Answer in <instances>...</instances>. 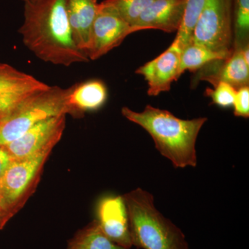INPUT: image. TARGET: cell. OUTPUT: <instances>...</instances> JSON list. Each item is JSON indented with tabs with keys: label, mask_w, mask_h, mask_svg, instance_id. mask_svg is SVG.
Segmentation results:
<instances>
[{
	"label": "cell",
	"mask_w": 249,
	"mask_h": 249,
	"mask_svg": "<svg viewBox=\"0 0 249 249\" xmlns=\"http://www.w3.org/2000/svg\"><path fill=\"white\" fill-rule=\"evenodd\" d=\"M231 53L216 52L204 45L191 42L181 52L179 76L186 70L196 71L211 62L226 60Z\"/></svg>",
	"instance_id": "16"
},
{
	"label": "cell",
	"mask_w": 249,
	"mask_h": 249,
	"mask_svg": "<svg viewBox=\"0 0 249 249\" xmlns=\"http://www.w3.org/2000/svg\"><path fill=\"white\" fill-rule=\"evenodd\" d=\"M234 114L238 117H249V88L242 87L237 89L233 103Z\"/></svg>",
	"instance_id": "23"
},
{
	"label": "cell",
	"mask_w": 249,
	"mask_h": 249,
	"mask_svg": "<svg viewBox=\"0 0 249 249\" xmlns=\"http://www.w3.org/2000/svg\"><path fill=\"white\" fill-rule=\"evenodd\" d=\"M14 216V214L4 207L0 199V231L4 229L6 224Z\"/></svg>",
	"instance_id": "25"
},
{
	"label": "cell",
	"mask_w": 249,
	"mask_h": 249,
	"mask_svg": "<svg viewBox=\"0 0 249 249\" xmlns=\"http://www.w3.org/2000/svg\"><path fill=\"white\" fill-rule=\"evenodd\" d=\"M66 116L60 115L41 121L19 138L3 145L13 160L27 158L53 150L60 142L66 125Z\"/></svg>",
	"instance_id": "8"
},
{
	"label": "cell",
	"mask_w": 249,
	"mask_h": 249,
	"mask_svg": "<svg viewBox=\"0 0 249 249\" xmlns=\"http://www.w3.org/2000/svg\"><path fill=\"white\" fill-rule=\"evenodd\" d=\"M96 221L105 235L116 245L131 249L128 214L123 196H107L98 201Z\"/></svg>",
	"instance_id": "10"
},
{
	"label": "cell",
	"mask_w": 249,
	"mask_h": 249,
	"mask_svg": "<svg viewBox=\"0 0 249 249\" xmlns=\"http://www.w3.org/2000/svg\"><path fill=\"white\" fill-rule=\"evenodd\" d=\"M156 0H105L121 18L132 26L141 14Z\"/></svg>",
	"instance_id": "20"
},
{
	"label": "cell",
	"mask_w": 249,
	"mask_h": 249,
	"mask_svg": "<svg viewBox=\"0 0 249 249\" xmlns=\"http://www.w3.org/2000/svg\"><path fill=\"white\" fill-rule=\"evenodd\" d=\"M232 29L234 48L249 44V0H232Z\"/></svg>",
	"instance_id": "19"
},
{
	"label": "cell",
	"mask_w": 249,
	"mask_h": 249,
	"mask_svg": "<svg viewBox=\"0 0 249 249\" xmlns=\"http://www.w3.org/2000/svg\"><path fill=\"white\" fill-rule=\"evenodd\" d=\"M123 196L133 247L138 249H189L182 231L156 209L151 193L138 188Z\"/></svg>",
	"instance_id": "3"
},
{
	"label": "cell",
	"mask_w": 249,
	"mask_h": 249,
	"mask_svg": "<svg viewBox=\"0 0 249 249\" xmlns=\"http://www.w3.org/2000/svg\"><path fill=\"white\" fill-rule=\"evenodd\" d=\"M98 4L96 0H66L73 40L85 54L89 49L91 28L97 14Z\"/></svg>",
	"instance_id": "13"
},
{
	"label": "cell",
	"mask_w": 249,
	"mask_h": 249,
	"mask_svg": "<svg viewBox=\"0 0 249 249\" xmlns=\"http://www.w3.org/2000/svg\"><path fill=\"white\" fill-rule=\"evenodd\" d=\"M49 87L35 77L0 62V93L37 91Z\"/></svg>",
	"instance_id": "15"
},
{
	"label": "cell",
	"mask_w": 249,
	"mask_h": 249,
	"mask_svg": "<svg viewBox=\"0 0 249 249\" xmlns=\"http://www.w3.org/2000/svg\"><path fill=\"white\" fill-rule=\"evenodd\" d=\"M186 0H156L131 26L134 33L157 29L178 32L182 22Z\"/></svg>",
	"instance_id": "11"
},
{
	"label": "cell",
	"mask_w": 249,
	"mask_h": 249,
	"mask_svg": "<svg viewBox=\"0 0 249 249\" xmlns=\"http://www.w3.org/2000/svg\"><path fill=\"white\" fill-rule=\"evenodd\" d=\"M206 1V0H186L182 22L174 40L182 50L192 42L193 32Z\"/></svg>",
	"instance_id": "18"
},
{
	"label": "cell",
	"mask_w": 249,
	"mask_h": 249,
	"mask_svg": "<svg viewBox=\"0 0 249 249\" xmlns=\"http://www.w3.org/2000/svg\"><path fill=\"white\" fill-rule=\"evenodd\" d=\"M192 42L216 52L231 53L232 0H206L193 32Z\"/></svg>",
	"instance_id": "6"
},
{
	"label": "cell",
	"mask_w": 249,
	"mask_h": 249,
	"mask_svg": "<svg viewBox=\"0 0 249 249\" xmlns=\"http://www.w3.org/2000/svg\"><path fill=\"white\" fill-rule=\"evenodd\" d=\"M212 84L222 81L231 85L235 89L249 86V65L246 63L242 48H233L219 71L213 76L205 77Z\"/></svg>",
	"instance_id": "14"
},
{
	"label": "cell",
	"mask_w": 249,
	"mask_h": 249,
	"mask_svg": "<svg viewBox=\"0 0 249 249\" xmlns=\"http://www.w3.org/2000/svg\"><path fill=\"white\" fill-rule=\"evenodd\" d=\"M52 152L45 150L27 158L13 160L0 178V199L14 215L35 192L44 165Z\"/></svg>",
	"instance_id": "5"
},
{
	"label": "cell",
	"mask_w": 249,
	"mask_h": 249,
	"mask_svg": "<svg viewBox=\"0 0 249 249\" xmlns=\"http://www.w3.org/2000/svg\"><path fill=\"white\" fill-rule=\"evenodd\" d=\"M181 52L182 49L173 41L163 53L139 67L135 71L146 80L149 96H158L160 93L169 91L172 83L180 78Z\"/></svg>",
	"instance_id": "9"
},
{
	"label": "cell",
	"mask_w": 249,
	"mask_h": 249,
	"mask_svg": "<svg viewBox=\"0 0 249 249\" xmlns=\"http://www.w3.org/2000/svg\"><path fill=\"white\" fill-rule=\"evenodd\" d=\"M22 1H23V2H27V1H30V0H22Z\"/></svg>",
	"instance_id": "26"
},
{
	"label": "cell",
	"mask_w": 249,
	"mask_h": 249,
	"mask_svg": "<svg viewBox=\"0 0 249 249\" xmlns=\"http://www.w3.org/2000/svg\"></svg>",
	"instance_id": "28"
},
{
	"label": "cell",
	"mask_w": 249,
	"mask_h": 249,
	"mask_svg": "<svg viewBox=\"0 0 249 249\" xmlns=\"http://www.w3.org/2000/svg\"><path fill=\"white\" fill-rule=\"evenodd\" d=\"M66 249H127L116 245L105 235L95 219L80 229L68 241Z\"/></svg>",
	"instance_id": "17"
},
{
	"label": "cell",
	"mask_w": 249,
	"mask_h": 249,
	"mask_svg": "<svg viewBox=\"0 0 249 249\" xmlns=\"http://www.w3.org/2000/svg\"><path fill=\"white\" fill-rule=\"evenodd\" d=\"M107 88L101 80H89L70 88L67 98L68 114L82 117L85 112L102 107L107 99Z\"/></svg>",
	"instance_id": "12"
},
{
	"label": "cell",
	"mask_w": 249,
	"mask_h": 249,
	"mask_svg": "<svg viewBox=\"0 0 249 249\" xmlns=\"http://www.w3.org/2000/svg\"><path fill=\"white\" fill-rule=\"evenodd\" d=\"M70 88L49 86L34 91L0 119V145H7L41 121L68 114Z\"/></svg>",
	"instance_id": "4"
},
{
	"label": "cell",
	"mask_w": 249,
	"mask_h": 249,
	"mask_svg": "<svg viewBox=\"0 0 249 249\" xmlns=\"http://www.w3.org/2000/svg\"><path fill=\"white\" fill-rule=\"evenodd\" d=\"M214 89H206V94L211 98L214 105L222 107H231L237 89L231 85L222 81L213 83Z\"/></svg>",
	"instance_id": "21"
},
{
	"label": "cell",
	"mask_w": 249,
	"mask_h": 249,
	"mask_svg": "<svg viewBox=\"0 0 249 249\" xmlns=\"http://www.w3.org/2000/svg\"><path fill=\"white\" fill-rule=\"evenodd\" d=\"M30 1H37V0H30Z\"/></svg>",
	"instance_id": "27"
},
{
	"label": "cell",
	"mask_w": 249,
	"mask_h": 249,
	"mask_svg": "<svg viewBox=\"0 0 249 249\" xmlns=\"http://www.w3.org/2000/svg\"><path fill=\"white\" fill-rule=\"evenodd\" d=\"M13 159L3 145H0V178L3 176Z\"/></svg>",
	"instance_id": "24"
},
{
	"label": "cell",
	"mask_w": 249,
	"mask_h": 249,
	"mask_svg": "<svg viewBox=\"0 0 249 249\" xmlns=\"http://www.w3.org/2000/svg\"><path fill=\"white\" fill-rule=\"evenodd\" d=\"M121 113L127 120L148 132L157 150L169 160L174 167L184 168L197 165L196 139L207 118L183 120L169 111L150 105L145 106L142 112L124 107Z\"/></svg>",
	"instance_id": "2"
},
{
	"label": "cell",
	"mask_w": 249,
	"mask_h": 249,
	"mask_svg": "<svg viewBox=\"0 0 249 249\" xmlns=\"http://www.w3.org/2000/svg\"><path fill=\"white\" fill-rule=\"evenodd\" d=\"M133 33L131 26L111 6L104 1L99 3L87 56L89 60H98L119 47Z\"/></svg>",
	"instance_id": "7"
},
{
	"label": "cell",
	"mask_w": 249,
	"mask_h": 249,
	"mask_svg": "<svg viewBox=\"0 0 249 249\" xmlns=\"http://www.w3.org/2000/svg\"><path fill=\"white\" fill-rule=\"evenodd\" d=\"M34 91L0 93V119L6 115Z\"/></svg>",
	"instance_id": "22"
},
{
	"label": "cell",
	"mask_w": 249,
	"mask_h": 249,
	"mask_svg": "<svg viewBox=\"0 0 249 249\" xmlns=\"http://www.w3.org/2000/svg\"><path fill=\"white\" fill-rule=\"evenodd\" d=\"M24 4V19L18 32L23 44L37 58L65 67L89 61L73 40L66 0H37Z\"/></svg>",
	"instance_id": "1"
}]
</instances>
